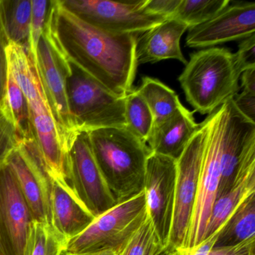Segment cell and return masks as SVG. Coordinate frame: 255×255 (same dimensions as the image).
I'll return each instance as SVG.
<instances>
[{
    "label": "cell",
    "instance_id": "obj_5",
    "mask_svg": "<svg viewBox=\"0 0 255 255\" xmlns=\"http://www.w3.org/2000/svg\"><path fill=\"white\" fill-rule=\"evenodd\" d=\"M147 217L143 190L95 218L83 232L68 240L64 253L82 255L112 252L120 255Z\"/></svg>",
    "mask_w": 255,
    "mask_h": 255
},
{
    "label": "cell",
    "instance_id": "obj_24",
    "mask_svg": "<svg viewBox=\"0 0 255 255\" xmlns=\"http://www.w3.org/2000/svg\"><path fill=\"white\" fill-rule=\"evenodd\" d=\"M68 241L51 225L33 221L24 255H62Z\"/></svg>",
    "mask_w": 255,
    "mask_h": 255
},
{
    "label": "cell",
    "instance_id": "obj_18",
    "mask_svg": "<svg viewBox=\"0 0 255 255\" xmlns=\"http://www.w3.org/2000/svg\"><path fill=\"white\" fill-rule=\"evenodd\" d=\"M51 225L68 240L85 231L95 219L77 199L68 184L52 180Z\"/></svg>",
    "mask_w": 255,
    "mask_h": 255
},
{
    "label": "cell",
    "instance_id": "obj_14",
    "mask_svg": "<svg viewBox=\"0 0 255 255\" xmlns=\"http://www.w3.org/2000/svg\"><path fill=\"white\" fill-rule=\"evenodd\" d=\"M208 131L200 171L198 193L191 222L187 248L201 243L204 240L206 228L212 207L217 197L220 182V143L219 132L213 119L209 115Z\"/></svg>",
    "mask_w": 255,
    "mask_h": 255
},
{
    "label": "cell",
    "instance_id": "obj_10",
    "mask_svg": "<svg viewBox=\"0 0 255 255\" xmlns=\"http://www.w3.org/2000/svg\"><path fill=\"white\" fill-rule=\"evenodd\" d=\"M33 61L68 154L79 132L68 107L66 80L69 64L58 51L46 29L38 43L36 59Z\"/></svg>",
    "mask_w": 255,
    "mask_h": 255
},
{
    "label": "cell",
    "instance_id": "obj_26",
    "mask_svg": "<svg viewBox=\"0 0 255 255\" xmlns=\"http://www.w3.org/2000/svg\"><path fill=\"white\" fill-rule=\"evenodd\" d=\"M229 0H180L174 17L188 27L202 24L229 5Z\"/></svg>",
    "mask_w": 255,
    "mask_h": 255
},
{
    "label": "cell",
    "instance_id": "obj_2",
    "mask_svg": "<svg viewBox=\"0 0 255 255\" xmlns=\"http://www.w3.org/2000/svg\"><path fill=\"white\" fill-rule=\"evenodd\" d=\"M7 55L10 70L27 99L34 139L41 162L52 180L66 185L67 152L35 62L29 51L10 43Z\"/></svg>",
    "mask_w": 255,
    "mask_h": 255
},
{
    "label": "cell",
    "instance_id": "obj_22",
    "mask_svg": "<svg viewBox=\"0 0 255 255\" xmlns=\"http://www.w3.org/2000/svg\"><path fill=\"white\" fill-rule=\"evenodd\" d=\"M136 90L150 108L154 125L163 122L183 107L178 95L156 79L143 77Z\"/></svg>",
    "mask_w": 255,
    "mask_h": 255
},
{
    "label": "cell",
    "instance_id": "obj_25",
    "mask_svg": "<svg viewBox=\"0 0 255 255\" xmlns=\"http://www.w3.org/2000/svg\"><path fill=\"white\" fill-rule=\"evenodd\" d=\"M127 128L147 143L153 130L154 119L147 104L136 89H132L125 98Z\"/></svg>",
    "mask_w": 255,
    "mask_h": 255
},
{
    "label": "cell",
    "instance_id": "obj_31",
    "mask_svg": "<svg viewBox=\"0 0 255 255\" xmlns=\"http://www.w3.org/2000/svg\"><path fill=\"white\" fill-rule=\"evenodd\" d=\"M8 45V39L5 36L2 23L0 21V110H4L5 108V94L9 71L7 55Z\"/></svg>",
    "mask_w": 255,
    "mask_h": 255
},
{
    "label": "cell",
    "instance_id": "obj_28",
    "mask_svg": "<svg viewBox=\"0 0 255 255\" xmlns=\"http://www.w3.org/2000/svg\"><path fill=\"white\" fill-rule=\"evenodd\" d=\"M19 142L20 140L9 113L6 108L0 110V167L7 163Z\"/></svg>",
    "mask_w": 255,
    "mask_h": 255
},
{
    "label": "cell",
    "instance_id": "obj_39",
    "mask_svg": "<svg viewBox=\"0 0 255 255\" xmlns=\"http://www.w3.org/2000/svg\"><path fill=\"white\" fill-rule=\"evenodd\" d=\"M62 255H64V253H63V254H62Z\"/></svg>",
    "mask_w": 255,
    "mask_h": 255
},
{
    "label": "cell",
    "instance_id": "obj_7",
    "mask_svg": "<svg viewBox=\"0 0 255 255\" xmlns=\"http://www.w3.org/2000/svg\"><path fill=\"white\" fill-rule=\"evenodd\" d=\"M208 131V119L198 130L177 160L174 214L168 247L186 249L198 193L200 171Z\"/></svg>",
    "mask_w": 255,
    "mask_h": 255
},
{
    "label": "cell",
    "instance_id": "obj_32",
    "mask_svg": "<svg viewBox=\"0 0 255 255\" xmlns=\"http://www.w3.org/2000/svg\"><path fill=\"white\" fill-rule=\"evenodd\" d=\"M180 0H146V10L155 15L171 19L175 14Z\"/></svg>",
    "mask_w": 255,
    "mask_h": 255
},
{
    "label": "cell",
    "instance_id": "obj_38",
    "mask_svg": "<svg viewBox=\"0 0 255 255\" xmlns=\"http://www.w3.org/2000/svg\"><path fill=\"white\" fill-rule=\"evenodd\" d=\"M0 255H6L5 250H4L3 247H2L1 242H0Z\"/></svg>",
    "mask_w": 255,
    "mask_h": 255
},
{
    "label": "cell",
    "instance_id": "obj_13",
    "mask_svg": "<svg viewBox=\"0 0 255 255\" xmlns=\"http://www.w3.org/2000/svg\"><path fill=\"white\" fill-rule=\"evenodd\" d=\"M33 219L8 164L0 167V242L6 255H24Z\"/></svg>",
    "mask_w": 255,
    "mask_h": 255
},
{
    "label": "cell",
    "instance_id": "obj_37",
    "mask_svg": "<svg viewBox=\"0 0 255 255\" xmlns=\"http://www.w3.org/2000/svg\"><path fill=\"white\" fill-rule=\"evenodd\" d=\"M64 253V252H63ZM65 255H116L114 252H97V253H91V254H82V255H67V254L64 253Z\"/></svg>",
    "mask_w": 255,
    "mask_h": 255
},
{
    "label": "cell",
    "instance_id": "obj_12",
    "mask_svg": "<svg viewBox=\"0 0 255 255\" xmlns=\"http://www.w3.org/2000/svg\"><path fill=\"white\" fill-rule=\"evenodd\" d=\"M177 161L150 153L144 181L147 215L158 241L168 246L172 226Z\"/></svg>",
    "mask_w": 255,
    "mask_h": 255
},
{
    "label": "cell",
    "instance_id": "obj_8",
    "mask_svg": "<svg viewBox=\"0 0 255 255\" xmlns=\"http://www.w3.org/2000/svg\"><path fill=\"white\" fill-rule=\"evenodd\" d=\"M76 17L103 32L115 35H141L167 20L146 10V0H59Z\"/></svg>",
    "mask_w": 255,
    "mask_h": 255
},
{
    "label": "cell",
    "instance_id": "obj_11",
    "mask_svg": "<svg viewBox=\"0 0 255 255\" xmlns=\"http://www.w3.org/2000/svg\"><path fill=\"white\" fill-rule=\"evenodd\" d=\"M7 164L14 174L33 221L51 225L52 179L41 162L35 140L20 141L8 157Z\"/></svg>",
    "mask_w": 255,
    "mask_h": 255
},
{
    "label": "cell",
    "instance_id": "obj_15",
    "mask_svg": "<svg viewBox=\"0 0 255 255\" xmlns=\"http://www.w3.org/2000/svg\"><path fill=\"white\" fill-rule=\"evenodd\" d=\"M186 44L192 48L211 47L255 35V2H235L208 21L189 28Z\"/></svg>",
    "mask_w": 255,
    "mask_h": 255
},
{
    "label": "cell",
    "instance_id": "obj_16",
    "mask_svg": "<svg viewBox=\"0 0 255 255\" xmlns=\"http://www.w3.org/2000/svg\"><path fill=\"white\" fill-rule=\"evenodd\" d=\"M189 29L176 19H167L160 24L139 35L136 47L138 63H156L176 59L186 65L180 48V38Z\"/></svg>",
    "mask_w": 255,
    "mask_h": 255
},
{
    "label": "cell",
    "instance_id": "obj_29",
    "mask_svg": "<svg viewBox=\"0 0 255 255\" xmlns=\"http://www.w3.org/2000/svg\"><path fill=\"white\" fill-rule=\"evenodd\" d=\"M156 238L151 221L147 217L120 255H144L150 243Z\"/></svg>",
    "mask_w": 255,
    "mask_h": 255
},
{
    "label": "cell",
    "instance_id": "obj_3",
    "mask_svg": "<svg viewBox=\"0 0 255 255\" xmlns=\"http://www.w3.org/2000/svg\"><path fill=\"white\" fill-rule=\"evenodd\" d=\"M92 153L117 204L144 190L147 143L127 128H102L88 132Z\"/></svg>",
    "mask_w": 255,
    "mask_h": 255
},
{
    "label": "cell",
    "instance_id": "obj_19",
    "mask_svg": "<svg viewBox=\"0 0 255 255\" xmlns=\"http://www.w3.org/2000/svg\"><path fill=\"white\" fill-rule=\"evenodd\" d=\"M32 0H0V21L10 44L30 50Z\"/></svg>",
    "mask_w": 255,
    "mask_h": 255
},
{
    "label": "cell",
    "instance_id": "obj_21",
    "mask_svg": "<svg viewBox=\"0 0 255 255\" xmlns=\"http://www.w3.org/2000/svg\"><path fill=\"white\" fill-rule=\"evenodd\" d=\"M252 192H255V170L237 180L228 192L215 201L204 239L217 232L239 204Z\"/></svg>",
    "mask_w": 255,
    "mask_h": 255
},
{
    "label": "cell",
    "instance_id": "obj_27",
    "mask_svg": "<svg viewBox=\"0 0 255 255\" xmlns=\"http://www.w3.org/2000/svg\"><path fill=\"white\" fill-rule=\"evenodd\" d=\"M32 20L30 29V53L32 59H36L38 43L44 33L48 20L51 1L32 0Z\"/></svg>",
    "mask_w": 255,
    "mask_h": 255
},
{
    "label": "cell",
    "instance_id": "obj_23",
    "mask_svg": "<svg viewBox=\"0 0 255 255\" xmlns=\"http://www.w3.org/2000/svg\"><path fill=\"white\" fill-rule=\"evenodd\" d=\"M5 108L11 116L20 141L35 140L27 99L10 68L5 94Z\"/></svg>",
    "mask_w": 255,
    "mask_h": 255
},
{
    "label": "cell",
    "instance_id": "obj_6",
    "mask_svg": "<svg viewBox=\"0 0 255 255\" xmlns=\"http://www.w3.org/2000/svg\"><path fill=\"white\" fill-rule=\"evenodd\" d=\"M68 64L67 96L77 130L89 132L102 128H127L126 97H116L90 76Z\"/></svg>",
    "mask_w": 255,
    "mask_h": 255
},
{
    "label": "cell",
    "instance_id": "obj_4",
    "mask_svg": "<svg viewBox=\"0 0 255 255\" xmlns=\"http://www.w3.org/2000/svg\"><path fill=\"white\" fill-rule=\"evenodd\" d=\"M240 77L234 53L211 47L192 53L178 80L195 111L210 115L238 94Z\"/></svg>",
    "mask_w": 255,
    "mask_h": 255
},
{
    "label": "cell",
    "instance_id": "obj_9",
    "mask_svg": "<svg viewBox=\"0 0 255 255\" xmlns=\"http://www.w3.org/2000/svg\"><path fill=\"white\" fill-rule=\"evenodd\" d=\"M65 175L73 193L94 217L118 204L95 160L86 131H79L68 150Z\"/></svg>",
    "mask_w": 255,
    "mask_h": 255
},
{
    "label": "cell",
    "instance_id": "obj_1",
    "mask_svg": "<svg viewBox=\"0 0 255 255\" xmlns=\"http://www.w3.org/2000/svg\"><path fill=\"white\" fill-rule=\"evenodd\" d=\"M45 29L68 63L90 76L109 92L125 98L133 89L139 35L103 32L76 17L59 0L51 1Z\"/></svg>",
    "mask_w": 255,
    "mask_h": 255
},
{
    "label": "cell",
    "instance_id": "obj_35",
    "mask_svg": "<svg viewBox=\"0 0 255 255\" xmlns=\"http://www.w3.org/2000/svg\"><path fill=\"white\" fill-rule=\"evenodd\" d=\"M144 255H175V249L162 246L156 238L150 243Z\"/></svg>",
    "mask_w": 255,
    "mask_h": 255
},
{
    "label": "cell",
    "instance_id": "obj_20",
    "mask_svg": "<svg viewBox=\"0 0 255 255\" xmlns=\"http://www.w3.org/2000/svg\"><path fill=\"white\" fill-rule=\"evenodd\" d=\"M255 237V192L244 198L217 231L214 247L234 246Z\"/></svg>",
    "mask_w": 255,
    "mask_h": 255
},
{
    "label": "cell",
    "instance_id": "obj_36",
    "mask_svg": "<svg viewBox=\"0 0 255 255\" xmlns=\"http://www.w3.org/2000/svg\"><path fill=\"white\" fill-rule=\"evenodd\" d=\"M242 87L243 90L255 92V68L247 70L241 74Z\"/></svg>",
    "mask_w": 255,
    "mask_h": 255
},
{
    "label": "cell",
    "instance_id": "obj_34",
    "mask_svg": "<svg viewBox=\"0 0 255 255\" xmlns=\"http://www.w3.org/2000/svg\"><path fill=\"white\" fill-rule=\"evenodd\" d=\"M208 255H255V237L234 246L213 248Z\"/></svg>",
    "mask_w": 255,
    "mask_h": 255
},
{
    "label": "cell",
    "instance_id": "obj_33",
    "mask_svg": "<svg viewBox=\"0 0 255 255\" xmlns=\"http://www.w3.org/2000/svg\"><path fill=\"white\" fill-rule=\"evenodd\" d=\"M234 102L245 117L255 123V92L243 90L234 97Z\"/></svg>",
    "mask_w": 255,
    "mask_h": 255
},
{
    "label": "cell",
    "instance_id": "obj_30",
    "mask_svg": "<svg viewBox=\"0 0 255 255\" xmlns=\"http://www.w3.org/2000/svg\"><path fill=\"white\" fill-rule=\"evenodd\" d=\"M234 56L240 74L255 68V35L243 39L239 44L238 51L234 53Z\"/></svg>",
    "mask_w": 255,
    "mask_h": 255
},
{
    "label": "cell",
    "instance_id": "obj_17",
    "mask_svg": "<svg viewBox=\"0 0 255 255\" xmlns=\"http://www.w3.org/2000/svg\"><path fill=\"white\" fill-rule=\"evenodd\" d=\"M199 124L184 107L163 122L153 125L147 144L152 153L177 161L198 130Z\"/></svg>",
    "mask_w": 255,
    "mask_h": 255
}]
</instances>
